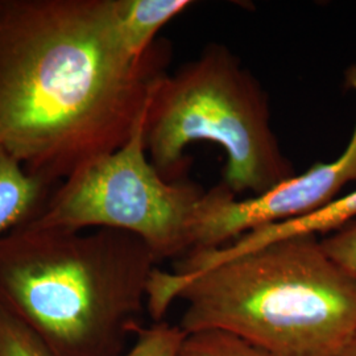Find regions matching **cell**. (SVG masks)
<instances>
[{
  "instance_id": "cell-12",
  "label": "cell",
  "mask_w": 356,
  "mask_h": 356,
  "mask_svg": "<svg viewBox=\"0 0 356 356\" xmlns=\"http://www.w3.org/2000/svg\"><path fill=\"white\" fill-rule=\"evenodd\" d=\"M0 356H54L38 335L0 305Z\"/></svg>"
},
{
  "instance_id": "cell-4",
  "label": "cell",
  "mask_w": 356,
  "mask_h": 356,
  "mask_svg": "<svg viewBox=\"0 0 356 356\" xmlns=\"http://www.w3.org/2000/svg\"><path fill=\"white\" fill-rule=\"evenodd\" d=\"M204 141L227 154L222 184L235 195H261L296 176L270 126L266 90L219 44L161 76L144 115L147 154L168 181L184 179L186 148Z\"/></svg>"
},
{
  "instance_id": "cell-10",
  "label": "cell",
  "mask_w": 356,
  "mask_h": 356,
  "mask_svg": "<svg viewBox=\"0 0 356 356\" xmlns=\"http://www.w3.org/2000/svg\"><path fill=\"white\" fill-rule=\"evenodd\" d=\"M179 356H267L223 331H200L185 337Z\"/></svg>"
},
{
  "instance_id": "cell-13",
  "label": "cell",
  "mask_w": 356,
  "mask_h": 356,
  "mask_svg": "<svg viewBox=\"0 0 356 356\" xmlns=\"http://www.w3.org/2000/svg\"><path fill=\"white\" fill-rule=\"evenodd\" d=\"M325 251L356 279V220L321 238Z\"/></svg>"
},
{
  "instance_id": "cell-9",
  "label": "cell",
  "mask_w": 356,
  "mask_h": 356,
  "mask_svg": "<svg viewBox=\"0 0 356 356\" xmlns=\"http://www.w3.org/2000/svg\"><path fill=\"white\" fill-rule=\"evenodd\" d=\"M191 4L189 0H111L123 48L134 57L145 56L157 42V33Z\"/></svg>"
},
{
  "instance_id": "cell-7",
  "label": "cell",
  "mask_w": 356,
  "mask_h": 356,
  "mask_svg": "<svg viewBox=\"0 0 356 356\" xmlns=\"http://www.w3.org/2000/svg\"><path fill=\"white\" fill-rule=\"evenodd\" d=\"M353 220H356V189L346 195H339L335 201L326 204L316 213L250 231L222 248L200 252L194 257V267L198 270H204L222 261L261 248L269 243L282 241L291 236H326L327 234L342 229Z\"/></svg>"
},
{
  "instance_id": "cell-1",
  "label": "cell",
  "mask_w": 356,
  "mask_h": 356,
  "mask_svg": "<svg viewBox=\"0 0 356 356\" xmlns=\"http://www.w3.org/2000/svg\"><path fill=\"white\" fill-rule=\"evenodd\" d=\"M170 56H131L111 0H0V145L63 182L129 140Z\"/></svg>"
},
{
  "instance_id": "cell-3",
  "label": "cell",
  "mask_w": 356,
  "mask_h": 356,
  "mask_svg": "<svg viewBox=\"0 0 356 356\" xmlns=\"http://www.w3.org/2000/svg\"><path fill=\"white\" fill-rule=\"evenodd\" d=\"M83 231L28 223L0 236V305L54 356H122L159 263L132 234Z\"/></svg>"
},
{
  "instance_id": "cell-2",
  "label": "cell",
  "mask_w": 356,
  "mask_h": 356,
  "mask_svg": "<svg viewBox=\"0 0 356 356\" xmlns=\"http://www.w3.org/2000/svg\"><path fill=\"white\" fill-rule=\"evenodd\" d=\"M185 301L186 335L223 331L267 356H337L356 334V279L321 238L269 243L193 275L154 269L147 310L160 321Z\"/></svg>"
},
{
  "instance_id": "cell-14",
  "label": "cell",
  "mask_w": 356,
  "mask_h": 356,
  "mask_svg": "<svg viewBox=\"0 0 356 356\" xmlns=\"http://www.w3.org/2000/svg\"><path fill=\"white\" fill-rule=\"evenodd\" d=\"M337 356H356V334Z\"/></svg>"
},
{
  "instance_id": "cell-8",
  "label": "cell",
  "mask_w": 356,
  "mask_h": 356,
  "mask_svg": "<svg viewBox=\"0 0 356 356\" xmlns=\"http://www.w3.org/2000/svg\"><path fill=\"white\" fill-rule=\"evenodd\" d=\"M58 185L29 172L0 145V236L41 216Z\"/></svg>"
},
{
  "instance_id": "cell-6",
  "label": "cell",
  "mask_w": 356,
  "mask_h": 356,
  "mask_svg": "<svg viewBox=\"0 0 356 356\" xmlns=\"http://www.w3.org/2000/svg\"><path fill=\"white\" fill-rule=\"evenodd\" d=\"M346 86L356 92V64L346 70ZM351 182H356V123L338 159L316 163L261 195L239 200L223 184L207 191L191 252L222 248L250 231L316 213Z\"/></svg>"
},
{
  "instance_id": "cell-5",
  "label": "cell",
  "mask_w": 356,
  "mask_h": 356,
  "mask_svg": "<svg viewBox=\"0 0 356 356\" xmlns=\"http://www.w3.org/2000/svg\"><path fill=\"white\" fill-rule=\"evenodd\" d=\"M206 193L185 179L168 181L156 170L145 149L143 116L123 147L60 182L31 223L124 231L145 243L157 263L178 261L193 250Z\"/></svg>"
},
{
  "instance_id": "cell-11",
  "label": "cell",
  "mask_w": 356,
  "mask_h": 356,
  "mask_svg": "<svg viewBox=\"0 0 356 356\" xmlns=\"http://www.w3.org/2000/svg\"><path fill=\"white\" fill-rule=\"evenodd\" d=\"M185 337L178 325L156 322L143 326L134 344L122 356H179Z\"/></svg>"
}]
</instances>
